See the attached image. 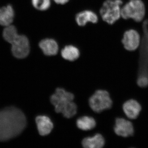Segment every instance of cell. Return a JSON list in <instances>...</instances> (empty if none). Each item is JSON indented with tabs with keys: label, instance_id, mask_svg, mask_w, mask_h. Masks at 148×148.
I'll list each match as a JSON object with an SVG mask.
<instances>
[{
	"label": "cell",
	"instance_id": "cell-1",
	"mask_svg": "<svg viewBox=\"0 0 148 148\" xmlns=\"http://www.w3.org/2000/svg\"><path fill=\"white\" fill-rule=\"evenodd\" d=\"M27 124L26 117L19 109L10 107L0 111V141H5L21 134Z\"/></svg>",
	"mask_w": 148,
	"mask_h": 148
},
{
	"label": "cell",
	"instance_id": "cell-7",
	"mask_svg": "<svg viewBox=\"0 0 148 148\" xmlns=\"http://www.w3.org/2000/svg\"><path fill=\"white\" fill-rule=\"evenodd\" d=\"M12 52L14 57L24 58L29 55L30 47L29 40L24 35H18L17 38L12 44Z\"/></svg>",
	"mask_w": 148,
	"mask_h": 148
},
{
	"label": "cell",
	"instance_id": "cell-17",
	"mask_svg": "<svg viewBox=\"0 0 148 148\" xmlns=\"http://www.w3.org/2000/svg\"><path fill=\"white\" fill-rule=\"evenodd\" d=\"M18 35L16 27L11 24L6 26L3 31L4 39L11 44L17 38Z\"/></svg>",
	"mask_w": 148,
	"mask_h": 148
},
{
	"label": "cell",
	"instance_id": "cell-10",
	"mask_svg": "<svg viewBox=\"0 0 148 148\" xmlns=\"http://www.w3.org/2000/svg\"><path fill=\"white\" fill-rule=\"evenodd\" d=\"M77 24L80 27H84L88 22L96 24L98 22V15L91 10H86L77 14L75 16Z\"/></svg>",
	"mask_w": 148,
	"mask_h": 148
},
{
	"label": "cell",
	"instance_id": "cell-13",
	"mask_svg": "<svg viewBox=\"0 0 148 148\" xmlns=\"http://www.w3.org/2000/svg\"><path fill=\"white\" fill-rule=\"evenodd\" d=\"M14 12L10 5L0 8V25L6 26L10 25L13 21Z\"/></svg>",
	"mask_w": 148,
	"mask_h": 148
},
{
	"label": "cell",
	"instance_id": "cell-4",
	"mask_svg": "<svg viewBox=\"0 0 148 148\" xmlns=\"http://www.w3.org/2000/svg\"><path fill=\"white\" fill-rule=\"evenodd\" d=\"M123 0H106L100 9V15L103 21L109 25L115 24L121 17Z\"/></svg>",
	"mask_w": 148,
	"mask_h": 148
},
{
	"label": "cell",
	"instance_id": "cell-6",
	"mask_svg": "<svg viewBox=\"0 0 148 148\" xmlns=\"http://www.w3.org/2000/svg\"><path fill=\"white\" fill-rule=\"evenodd\" d=\"M121 42L125 50L129 51H135L138 50L140 46L141 36L136 29H128L123 33Z\"/></svg>",
	"mask_w": 148,
	"mask_h": 148
},
{
	"label": "cell",
	"instance_id": "cell-16",
	"mask_svg": "<svg viewBox=\"0 0 148 148\" xmlns=\"http://www.w3.org/2000/svg\"><path fill=\"white\" fill-rule=\"evenodd\" d=\"M77 125L78 127L82 130H90L95 127L96 122L92 117L84 116L80 118L77 120Z\"/></svg>",
	"mask_w": 148,
	"mask_h": 148
},
{
	"label": "cell",
	"instance_id": "cell-14",
	"mask_svg": "<svg viewBox=\"0 0 148 148\" xmlns=\"http://www.w3.org/2000/svg\"><path fill=\"white\" fill-rule=\"evenodd\" d=\"M82 145L86 148H101L105 145V140L100 134H96L93 137H88L83 140Z\"/></svg>",
	"mask_w": 148,
	"mask_h": 148
},
{
	"label": "cell",
	"instance_id": "cell-15",
	"mask_svg": "<svg viewBox=\"0 0 148 148\" xmlns=\"http://www.w3.org/2000/svg\"><path fill=\"white\" fill-rule=\"evenodd\" d=\"M61 55L65 60L73 61L77 60L80 56L79 49L75 46L67 45L62 49Z\"/></svg>",
	"mask_w": 148,
	"mask_h": 148
},
{
	"label": "cell",
	"instance_id": "cell-9",
	"mask_svg": "<svg viewBox=\"0 0 148 148\" xmlns=\"http://www.w3.org/2000/svg\"><path fill=\"white\" fill-rule=\"evenodd\" d=\"M122 108L125 117L133 120L139 116L142 110V106L137 100L130 99L123 103Z\"/></svg>",
	"mask_w": 148,
	"mask_h": 148
},
{
	"label": "cell",
	"instance_id": "cell-20",
	"mask_svg": "<svg viewBox=\"0 0 148 148\" xmlns=\"http://www.w3.org/2000/svg\"><path fill=\"white\" fill-rule=\"evenodd\" d=\"M70 0H53L56 3L58 4L64 5L69 2Z\"/></svg>",
	"mask_w": 148,
	"mask_h": 148
},
{
	"label": "cell",
	"instance_id": "cell-21",
	"mask_svg": "<svg viewBox=\"0 0 148 148\" xmlns=\"http://www.w3.org/2000/svg\"></svg>",
	"mask_w": 148,
	"mask_h": 148
},
{
	"label": "cell",
	"instance_id": "cell-5",
	"mask_svg": "<svg viewBox=\"0 0 148 148\" xmlns=\"http://www.w3.org/2000/svg\"><path fill=\"white\" fill-rule=\"evenodd\" d=\"M89 104L92 110L96 113H100L112 108L113 101L108 91L99 90L90 97Z\"/></svg>",
	"mask_w": 148,
	"mask_h": 148
},
{
	"label": "cell",
	"instance_id": "cell-18",
	"mask_svg": "<svg viewBox=\"0 0 148 148\" xmlns=\"http://www.w3.org/2000/svg\"><path fill=\"white\" fill-rule=\"evenodd\" d=\"M32 5L37 10H47L51 6V0H32Z\"/></svg>",
	"mask_w": 148,
	"mask_h": 148
},
{
	"label": "cell",
	"instance_id": "cell-2",
	"mask_svg": "<svg viewBox=\"0 0 148 148\" xmlns=\"http://www.w3.org/2000/svg\"><path fill=\"white\" fill-rule=\"evenodd\" d=\"M74 95L62 88H58L51 95L50 101L56 112L61 113L67 118H71L76 114V105L73 102Z\"/></svg>",
	"mask_w": 148,
	"mask_h": 148
},
{
	"label": "cell",
	"instance_id": "cell-8",
	"mask_svg": "<svg viewBox=\"0 0 148 148\" xmlns=\"http://www.w3.org/2000/svg\"><path fill=\"white\" fill-rule=\"evenodd\" d=\"M114 131L117 135L120 137H131L134 133L133 123L125 117L117 118L114 126Z\"/></svg>",
	"mask_w": 148,
	"mask_h": 148
},
{
	"label": "cell",
	"instance_id": "cell-11",
	"mask_svg": "<svg viewBox=\"0 0 148 148\" xmlns=\"http://www.w3.org/2000/svg\"><path fill=\"white\" fill-rule=\"evenodd\" d=\"M39 46L45 55L53 56L57 54L59 49L56 41L51 38H46L40 42Z\"/></svg>",
	"mask_w": 148,
	"mask_h": 148
},
{
	"label": "cell",
	"instance_id": "cell-19",
	"mask_svg": "<svg viewBox=\"0 0 148 148\" xmlns=\"http://www.w3.org/2000/svg\"><path fill=\"white\" fill-rule=\"evenodd\" d=\"M137 84L141 88H146L148 86V76L140 75L138 76Z\"/></svg>",
	"mask_w": 148,
	"mask_h": 148
},
{
	"label": "cell",
	"instance_id": "cell-3",
	"mask_svg": "<svg viewBox=\"0 0 148 148\" xmlns=\"http://www.w3.org/2000/svg\"><path fill=\"white\" fill-rule=\"evenodd\" d=\"M145 5L143 0H129L122 6L121 17L141 22L146 16Z\"/></svg>",
	"mask_w": 148,
	"mask_h": 148
},
{
	"label": "cell",
	"instance_id": "cell-12",
	"mask_svg": "<svg viewBox=\"0 0 148 148\" xmlns=\"http://www.w3.org/2000/svg\"><path fill=\"white\" fill-rule=\"evenodd\" d=\"M36 121L38 131L42 136L48 135L53 129V123L48 117L39 116L36 118Z\"/></svg>",
	"mask_w": 148,
	"mask_h": 148
}]
</instances>
